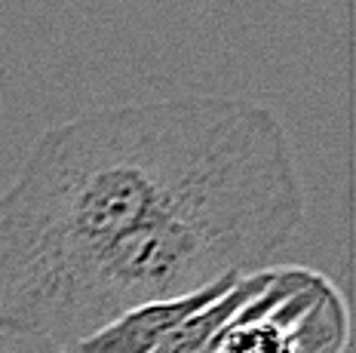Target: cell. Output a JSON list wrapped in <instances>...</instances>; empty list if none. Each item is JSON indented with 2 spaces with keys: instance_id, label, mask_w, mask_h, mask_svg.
Here are the masks:
<instances>
[{
  "instance_id": "1",
  "label": "cell",
  "mask_w": 356,
  "mask_h": 353,
  "mask_svg": "<svg viewBox=\"0 0 356 353\" xmlns=\"http://www.w3.org/2000/svg\"><path fill=\"white\" fill-rule=\"evenodd\" d=\"M267 105L172 95L80 114L34 142L0 194V332L47 341L68 292Z\"/></svg>"
},
{
  "instance_id": "2",
  "label": "cell",
  "mask_w": 356,
  "mask_h": 353,
  "mask_svg": "<svg viewBox=\"0 0 356 353\" xmlns=\"http://www.w3.org/2000/svg\"><path fill=\"white\" fill-rule=\"evenodd\" d=\"M304 212L307 190L289 132L277 111L264 108L154 218L92 261L56 311L43 344L65 350L136 304L270 270Z\"/></svg>"
},
{
  "instance_id": "3",
  "label": "cell",
  "mask_w": 356,
  "mask_h": 353,
  "mask_svg": "<svg viewBox=\"0 0 356 353\" xmlns=\"http://www.w3.org/2000/svg\"><path fill=\"white\" fill-rule=\"evenodd\" d=\"M236 279L243 277H221L215 283L203 286V289L188 292V295L136 304L117 316V320L95 329L92 335L74 341L65 350L68 353H151L175 326H181L188 316H194L197 311L209 307L212 301H218Z\"/></svg>"
},
{
  "instance_id": "4",
  "label": "cell",
  "mask_w": 356,
  "mask_h": 353,
  "mask_svg": "<svg viewBox=\"0 0 356 353\" xmlns=\"http://www.w3.org/2000/svg\"><path fill=\"white\" fill-rule=\"evenodd\" d=\"M62 353H68V350H62Z\"/></svg>"
}]
</instances>
